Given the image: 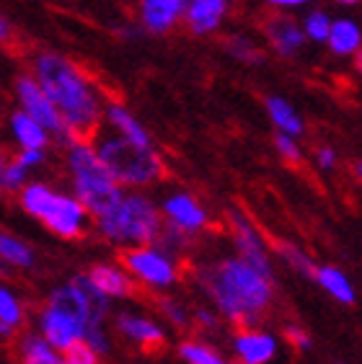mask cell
I'll return each mask as SVG.
<instances>
[{"label":"cell","mask_w":362,"mask_h":364,"mask_svg":"<svg viewBox=\"0 0 362 364\" xmlns=\"http://www.w3.org/2000/svg\"><path fill=\"white\" fill-rule=\"evenodd\" d=\"M11 39V23H8V18L3 14H0V44L8 42Z\"/></svg>","instance_id":"40"},{"label":"cell","mask_w":362,"mask_h":364,"mask_svg":"<svg viewBox=\"0 0 362 364\" xmlns=\"http://www.w3.org/2000/svg\"><path fill=\"white\" fill-rule=\"evenodd\" d=\"M181 357L189 364H225L217 354H212L207 346H200V343H181Z\"/></svg>","instance_id":"31"},{"label":"cell","mask_w":362,"mask_h":364,"mask_svg":"<svg viewBox=\"0 0 362 364\" xmlns=\"http://www.w3.org/2000/svg\"><path fill=\"white\" fill-rule=\"evenodd\" d=\"M319 163L324 166V168H334V163H336V155L331 147H321L319 150Z\"/></svg>","instance_id":"38"},{"label":"cell","mask_w":362,"mask_h":364,"mask_svg":"<svg viewBox=\"0 0 362 364\" xmlns=\"http://www.w3.org/2000/svg\"><path fill=\"white\" fill-rule=\"evenodd\" d=\"M205 287L225 316L241 326H254L272 302V279L251 269L244 259H228L202 274Z\"/></svg>","instance_id":"2"},{"label":"cell","mask_w":362,"mask_h":364,"mask_svg":"<svg viewBox=\"0 0 362 364\" xmlns=\"http://www.w3.org/2000/svg\"><path fill=\"white\" fill-rule=\"evenodd\" d=\"M228 3H217V0H189L187 11H184V21L192 28V34H212L220 21H223Z\"/></svg>","instance_id":"13"},{"label":"cell","mask_w":362,"mask_h":364,"mask_svg":"<svg viewBox=\"0 0 362 364\" xmlns=\"http://www.w3.org/2000/svg\"><path fill=\"white\" fill-rule=\"evenodd\" d=\"M267 3L274 8H295V6H303V3H311V0H267Z\"/></svg>","instance_id":"39"},{"label":"cell","mask_w":362,"mask_h":364,"mask_svg":"<svg viewBox=\"0 0 362 364\" xmlns=\"http://www.w3.org/2000/svg\"><path fill=\"white\" fill-rule=\"evenodd\" d=\"M336 3H341V6H355V3H362V0H336Z\"/></svg>","instance_id":"46"},{"label":"cell","mask_w":362,"mask_h":364,"mask_svg":"<svg viewBox=\"0 0 362 364\" xmlns=\"http://www.w3.org/2000/svg\"><path fill=\"white\" fill-rule=\"evenodd\" d=\"M274 145H277L279 155H282V161L290 163V166H298V163L303 161V153H300V147L295 145L293 134L279 132L277 137H274Z\"/></svg>","instance_id":"34"},{"label":"cell","mask_w":362,"mask_h":364,"mask_svg":"<svg viewBox=\"0 0 362 364\" xmlns=\"http://www.w3.org/2000/svg\"><path fill=\"white\" fill-rule=\"evenodd\" d=\"M0 261L11 264V267H31L34 264V253L24 240H19L11 232H0Z\"/></svg>","instance_id":"25"},{"label":"cell","mask_w":362,"mask_h":364,"mask_svg":"<svg viewBox=\"0 0 362 364\" xmlns=\"http://www.w3.org/2000/svg\"><path fill=\"white\" fill-rule=\"evenodd\" d=\"M31 75L63 114L73 140H90L104 119V101L73 60L57 52H39L31 65Z\"/></svg>","instance_id":"1"},{"label":"cell","mask_w":362,"mask_h":364,"mask_svg":"<svg viewBox=\"0 0 362 364\" xmlns=\"http://www.w3.org/2000/svg\"><path fill=\"white\" fill-rule=\"evenodd\" d=\"M122 261L127 264L130 272L138 274L140 279L153 284V287H168L176 279L171 259H168L166 253L155 251V248H145V245L130 248L127 253H122Z\"/></svg>","instance_id":"8"},{"label":"cell","mask_w":362,"mask_h":364,"mask_svg":"<svg viewBox=\"0 0 362 364\" xmlns=\"http://www.w3.org/2000/svg\"><path fill=\"white\" fill-rule=\"evenodd\" d=\"M21 359L24 364H65L49 346L47 338H39L34 333H26L21 338Z\"/></svg>","instance_id":"24"},{"label":"cell","mask_w":362,"mask_h":364,"mask_svg":"<svg viewBox=\"0 0 362 364\" xmlns=\"http://www.w3.org/2000/svg\"><path fill=\"white\" fill-rule=\"evenodd\" d=\"M274 251L282 256V259L290 264L293 269H298L303 277H308V279H316V267H314V261L308 259L306 253L300 251L298 245H293V243H285V240H277L274 243Z\"/></svg>","instance_id":"27"},{"label":"cell","mask_w":362,"mask_h":364,"mask_svg":"<svg viewBox=\"0 0 362 364\" xmlns=\"http://www.w3.org/2000/svg\"><path fill=\"white\" fill-rule=\"evenodd\" d=\"M26 173H29V168L21 166L19 161L6 163V168H3V189L21 191L24 186H26Z\"/></svg>","instance_id":"32"},{"label":"cell","mask_w":362,"mask_h":364,"mask_svg":"<svg viewBox=\"0 0 362 364\" xmlns=\"http://www.w3.org/2000/svg\"><path fill=\"white\" fill-rule=\"evenodd\" d=\"M355 176L362 181V161H357V163H355Z\"/></svg>","instance_id":"44"},{"label":"cell","mask_w":362,"mask_h":364,"mask_svg":"<svg viewBox=\"0 0 362 364\" xmlns=\"http://www.w3.org/2000/svg\"><path fill=\"white\" fill-rule=\"evenodd\" d=\"M230 225H233V238H236L241 259H244L251 269H257L262 277L272 279V267L264 253V243L259 238V232L254 230V225L246 220V215H241V212H236V210L230 212Z\"/></svg>","instance_id":"9"},{"label":"cell","mask_w":362,"mask_h":364,"mask_svg":"<svg viewBox=\"0 0 362 364\" xmlns=\"http://www.w3.org/2000/svg\"><path fill=\"white\" fill-rule=\"evenodd\" d=\"M98 232L117 245H150L160 232V215L155 204L143 194H125L98 215Z\"/></svg>","instance_id":"4"},{"label":"cell","mask_w":362,"mask_h":364,"mask_svg":"<svg viewBox=\"0 0 362 364\" xmlns=\"http://www.w3.org/2000/svg\"><path fill=\"white\" fill-rule=\"evenodd\" d=\"M264 34L272 47L277 49L282 57H293L300 49V44H303V39H306L303 28L287 16H269L264 21Z\"/></svg>","instance_id":"12"},{"label":"cell","mask_w":362,"mask_h":364,"mask_svg":"<svg viewBox=\"0 0 362 364\" xmlns=\"http://www.w3.org/2000/svg\"><path fill=\"white\" fill-rule=\"evenodd\" d=\"M39 323H42L44 338H47L49 346H55V349H65V346H70L73 341L83 338V328H81L73 318H68L57 308H52V305H47V308L42 310Z\"/></svg>","instance_id":"11"},{"label":"cell","mask_w":362,"mask_h":364,"mask_svg":"<svg viewBox=\"0 0 362 364\" xmlns=\"http://www.w3.org/2000/svg\"><path fill=\"white\" fill-rule=\"evenodd\" d=\"M88 277L106 297H130V294L135 292L130 277L114 267H93Z\"/></svg>","instance_id":"19"},{"label":"cell","mask_w":362,"mask_h":364,"mask_svg":"<svg viewBox=\"0 0 362 364\" xmlns=\"http://www.w3.org/2000/svg\"><path fill=\"white\" fill-rule=\"evenodd\" d=\"M326 42H329V47H331L334 55H352V52H357L360 44H362L360 28H357L355 21H347V18H341V21H331Z\"/></svg>","instance_id":"20"},{"label":"cell","mask_w":362,"mask_h":364,"mask_svg":"<svg viewBox=\"0 0 362 364\" xmlns=\"http://www.w3.org/2000/svg\"><path fill=\"white\" fill-rule=\"evenodd\" d=\"M65 364H96V351L90 349L86 341H73L70 346H65Z\"/></svg>","instance_id":"33"},{"label":"cell","mask_w":362,"mask_h":364,"mask_svg":"<svg viewBox=\"0 0 362 364\" xmlns=\"http://www.w3.org/2000/svg\"><path fill=\"white\" fill-rule=\"evenodd\" d=\"M16 161L26 166V168H34L44 161V150H36V147H21V153L16 155Z\"/></svg>","instance_id":"35"},{"label":"cell","mask_w":362,"mask_h":364,"mask_svg":"<svg viewBox=\"0 0 362 364\" xmlns=\"http://www.w3.org/2000/svg\"><path fill=\"white\" fill-rule=\"evenodd\" d=\"M355 68H357V73L362 75V47L357 49V57H355Z\"/></svg>","instance_id":"43"},{"label":"cell","mask_w":362,"mask_h":364,"mask_svg":"<svg viewBox=\"0 0 362 364\" xmlns=\"http://www.w3.org/2000/svg\"><path fill=\"white\" fill-rule=\"evenodd\" d=\"M0 321L6 323L8 328H16L24 321L21 305H19V300L8 289H0Z\"/></svg>","instance_id":"29"},{"label":"cell","mask_w":362,"mask_h":364,"mask_svg":"<svg viewBox=\"0 0 362 364\" xmlns=\"http://www.w3.org/2000/svg\"><path fill=\"white\" fill-rule=\"evenodd\" d=\"M104 119L117 129V134H122L125 140L135 142V145H143V147H153V140H150V134L138 119H135V114L127 109V106L117 104V101H109L104 104Z\"/></svg>","instance_id":"15"},{"label":"cell","mask_w":362,"mask_h":364,"mask_svg":"<svg viewBox=\"0 0 362 364\" xmlns=\"http://www.w3.org/2000/svg\"><path fill=\"white\" fill-rule=\"evenodd\" d=\"M6 153H3V150H0V191H3V168H6Z\"/></svg>","instance_id":"42"},{"label":"cell","mask_w":362,"mask_h":364,"mask_svg":"<svg viewBox=\"0 0 362 364\" xmlns=\"http://www.w3.org/2000/svg\"><path fill=\"white\" fill-rule=\"evenodd\" d=\"M70 287L76 289L78 297L83 300L86 310H88V318L93 323H101V318L106 316V310H109V300H106V294L90 282V277H76V279L70 282Z\"/></svg>","instance_id":"21"},{"label":"cell","mask_w":362,"mask_h":364,"mask_svg":"<svg viewBox=\"0 0 362 364\" xmlns=\"http://www.w3.org/2000/svg\"><path fill=\"white\" fill-rule=\"evenodd\" d=\"M217 3H228V0H217Z\"/></svg>","instance_id":"47"},{"label":"cell","mask_w":362,"mask_h":364,"mask_svg":"<svg viewBox=\"0 0 362 364\" xmlns=\"http://www.w3.org/2000/svg\"><path fill=\"white\" fill-rule=\"evenodd\" d=\"M225 47H228V52L236 57V60H241V63H246V65L264 63V52L251 42V39H246V36H228Z\"/></svg>","instance_id":"28"},{"label":"cell","mask_w":362,"mask_h":364,"mask_svg":"<svg viewBox=\"0 0 362 364\" xmlns=\"http://www.w3.org/2000/svg\"><path fill=\"white\" fill-rule=\"evenodd\" d=\"M236 351L244 364H264L274 357V338L264 333H241L236 338Z\"/></svg>","instance_id":"18"},{"label":"cell","mask_w":362,"mask_h":364,"mask_svg":"<svg viewBox=\"0 0 362 364\" xmlns=\"http://www.w3.org/2000/svg\"><path fill=\"white\" fill-rule=\"evenodd\" d=\"M163 212H166V218L171 220V225H176V228H181V230H187V232L200 230V228H205V223H207L205 210L189 194L168 196L166 202H163Z\"/></svg>","instance_id":"14"},{"label":"cell","mask_w":362,"mask_h":364,"mask_svg":"<svg viewBox=\"0 0 362 364\" xmlns=\"http://www.w3.org/2000/svg\"><path fill=\"white\" fill-rule=\"evenodd\" d=\"M267 112H269L272 122L279 127V132H287L293 134V137L303 132V122H300V117L295 114V109L287 104L285 98L269 96L267 98Z\"/></svg>","instance_id":"23"},{"label":"cell","mask_w":362,"mask_h":364,"mask_svg":"<svg viewBox=\"0 0 362 364\" xmlns=\"http://www.w3.org/2000/svg\"><path fill=\"white\" fill-rule=\"evenodd\" d=\"M16 96H19V106L21 112L29 114L31 119H36L39 124L49 132V137H57L60 142L68 145L73 137L68 132V124H65L63 114L57 112V106L52 104V98L44 93V88L36 83V77L31 73L21 75L16 80Z\"/></svg>","instance_id":"7"},{"label":"cell","mask_w":362,"mask_h":364,"mask_svg":"<svg viewBox=\"0 0 362 364\" xmlns=\"http://www.w3.org/2000/svg\"><path fill=\"white\" fill-rule=\"evenodd\" d=\"M11 331H14V328H8V326H6V323H3V321H0V333H3V336H8V333H11Z\"/></svg>","instance_id":"45"},{"label":"cell","mask_w":362,"mask_h":364,"mask_svg":"<svg viewBox=\"0 0 362 364\" xmlns=\"http://www.w3.org/2000/svg\"><path fill=\"white\" fill-rule=\"evenodd\" d=\"M11 132H14L16 142H19L21 147H36V150H44V147L49 145L47 129L24 112H16L14 117H11Z\"/></svg>","instance_id":"16"},{"label":"cell","mask_w":362,"mask_h":364,"mask_svg":"<svg viewBox=\"0 0 362 364\" xmlns=\"http://www.w3.org/2000/svg\"><path fill=\"white\" fill-rule=\"evenodd\" d=\"M197 318H200L202 323H207V326H215V318L210 316L207 310H200V313H197Z\"/></svg>","instance_id":"41"},{"label":"cell","mask_w":362,"mask_h":364,"mask_svg":"<svg viewBox=\"0 0 362 364\" xmlns=\"http://www.w3.org/2000/svg\"><path fill=\"white\" fill-rule=\"evenodd\" d=\"M189 0H140V21L153 34H166L184 18Z\"/></svg>","instance_id":"10"},{"label":"cell","mask_w":362,"mask_h":364,"mask_svg":"<svg viewBox=\"0 0 362 364\" xmlns=\"http://www.w3.org/2000/svg\"><path fill=\"white\" fill-rule=\"evenodd\" d=\"M21 207L31 218L42 220L60 238H78L86 225V207L76 196L52 191L44 183H26L21 189Z\"/></svg>","instance_id":"6"},{"label":"cell","mask_w":362,"mask_h":364,"mask_svg":"<svg viewBox=\"0 0 362 364\" xmlns=\"http://www.w3.org/2000/svg\"><path fill=\"white\" fill-rule=\"evenodd\" d=\"M96 153L119 186H148L163 176V163L153 147L135 145L122 134L101 137Z\"/></svg>","instance_id":"5"},{"label":"cell","mask_w":362,"mask_h":364,"mask_svg":"<svg viewBox=\"0 0 362 364\" xmlns=\"http://www.w3.org/2000/svg\"><path fill=\"white\" fill-rule=\"evenodd\" d=\"M68 171L73 178L76 199L96 218L104 215L122 196V186L114 181V176L98 158L96 145H90V140L68 142Z\"/></svg>","instance_id":"3"},{"label":"cell","mask_w":362,"mask_h":364,"mask_svg":"<svg viewBox=\"0 0 362 364\" xmlns=\"http://www.w3.org/2000/svg\"><path fill=\"white\" fill-rule=\"evenodd\" d=\"M119 331L125 333V336L135 338L140 341L145 349H158L163 346L166 336H163V331L155 326V323L145 321V318H135V316H119Z\"/></svg>","instance_id":"17"},{"label":"cell","mask_w":362,"mask_h":364,"mask_svg":"<svg viewBox=\"0 0 362 364\" xmlns=\"http://www.w3.org/2000/svg\"><path fill=\"white\" fill-rule=\"evenodd\" d=\"M316 279H319V284L324 289H329V292L334 294L336 300L341 302H355V292H352V287H349L347 277L341 272H336V269L331 267H324V269H316Z\"/></svg>","instance_id":"26"},{"label":"cell","mask_w":362,"mask_h":364,"mask_svg":"<svg viewBox=\"0 0 362 364\" xmlns=\"http://www.w3.org/2000/svg\"><path fill=\"white\" fill-rule=\"evenodd\" d=\"M160 310L168 316V321H174L179 328H184L187 326V316H184V310L176 305V302H171V300H160Z\"/></svg>","instance_id":"36"},{"label":"cell","mask_w":362,"mask_h":364,"mask_svg":"<svg viewBox=\"0 0 362 364\" xmlns=\"http://www.w3.org/2000/svg\"><path fill=\"white\" fill-rule=\"evenodd\" d=\"M49 305H52V308H57L60 313H65L68 318H73V321H76L83 331H86V326H88V323H93L88 318V310H86L83 300L78 297V292L73 287L55 289V292H52V297H49Z\"/></svg>","instance_id":"22"},{"label":"cell","mask_w":362,"mask_h":364,"mask_svg":"<svg viewBox=\"0 0 362 364\" xmlns=\"http://www.w3.org/2000/svg\"><path fill=\"white\" fill-rule=\"evenodd\" d=\"M303 34L311 36L314 42H326L329 36V28H331V18L326 14H321V11H314V14L308 16L306 23H303Z\"/></svg>","instance_id":"30"},{"label":"cell","mask_w":362,"mask_h":364,"mask_svg":"<svg viewBox=\"0 0 362 364\" xmlns=\"http://www.w3.org/2000/svg\"><path fill=\"white\" fill-rule=\"evenodd\" d=\"M285 336H287V341L295 343L298 349H308V346H311V338H308V333H306V331H300L298 326H287Z\"/></svg>","instance_id":"37"}]
</instances>
